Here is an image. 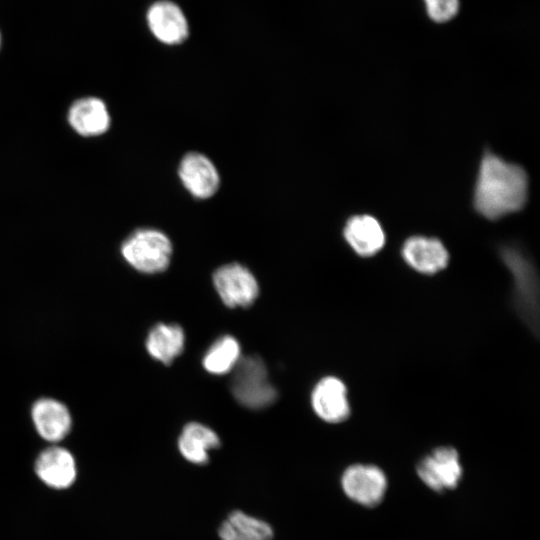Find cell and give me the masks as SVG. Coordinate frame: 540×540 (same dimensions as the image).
Returning a JSON list of instances; mask_svg holds the SVG:
<instances>
[{
	"label": "cell",
	"mask_w": 540,
	"mask_h": 540,
	"mask_svg": "<svg viewBox=\"0 0 540 540\" xmlns=\"http://www.w3.org/2000/svg\"><path fill=\"white\" fill-rule=\"evenodd\" d=\"M121 254L136 270L153 274L162 272L168 267L172 255V244L161 231L140 229L123 242Z\"/></svg>",
	"instance_id": "3"
},
{
	"label": "cell",
	"mask_w": 540,
	"mask_h": 540,
	"mask_svg": "<svg viewBox=\"0 0 540 540\" xmlns=\"http://www.w3.org/2000/svg\"><path fill=\"white\" fill-rule=\"evenodd\" d=\"M528 198L525 170L486 150L476 177L473 206L484 218L494 221L520 211Z\"/></svg>",
	"instance_id": "1"
},
{
	"label": "cell",
	"mask_w": 540,
	"mask_h": 540,
	"mask_svg": "<svg viewBox=\"0 0 540 540\" xmlns=\"http://www.w3.org/2000/svg\"><path fill=\"white\" fill-rule=\"evenodd\" d=\"M427 14L435 22L451 20L459 10V0H424Z\"/></svg>",
	"instance_id": "19"
},
{
	"label": "cell",
	"mask_w": 540,
	"mask_h": 540,
	"mask_svg": "<svg viewBox=\"0 0 540 540\" xmlns=\"http://www.w3.org/2000/svg\"><path fill=\"white\" fill-rule=\"evenodd\" d=\"M147 23L152 34L164 44H179L188 36V23L182 10L169 1H159L150 7Z\"/></svg>",
	"instance_id": "12"
},
{
	"label": "cell",
	"mask_w": 540,
	"mask_h": 540,
	"mask_svg": "<svg viewBox=\"0 0 540 540\" xmlns=\"http://www.w3.org/2000/svg\"><path fill=\"white\" fill-rule=\"evenodd\" d=\"M68 121L78 134L90 137L108 130L110 116L101 99L86 97L73 103L68 112Z\"/></svg>",
	"instance_id": "14"
},
{
	"label": "cell",
	"mask_w": 540,
	"mask_h": 540,
	"mask_svg": "<svg viewBox=\"0 0 540 540\" xmlns=\"http://www.w3.org/2000/svg\"><path fill=\"white\" fill-rule=\"evenodd\" d=\"M273 534L269 523L241 510L232 511L219 528L222 540H271Z\"/></svg>",
	"instance_id": "16"
},
{
	"label": "cell",
	"mask_w": 540,
	"mask_h": 540,
	"mask_svg": "<svg viewBox=\"0 0 540 540\" xmlns=\"http://www.w3.org/2000/svg\"><path fill=\"white\" fill-rule=\"evenodd\" d=\"M213 282L221 300L229 307H248L259 294L254 275L238 263L218 268L213 275Z\"/></svg>",
	"instance_id": "6"
},
{
	"label": "cell",
	"mask_w": 540,
	"mask_h": 540,
	"mask_svg": "<svg viewBox=\"0 0 540 540\" xmlns=\"http://www.w3.org/2000/svg\"><path fill=\"white\" fill-rule=\"evenodd\" d=\"M232 371L231 392L240 404L250 409H261L275 402L277 391L270 383L260 357H240Z\"/></svg>",
	"instance_id": "2"
},
{
	"label": "cell",
	"mask_w": 540,
	"mask_h": 540,
	"mask_svg": "<svg viewBox=\"0 0 540 540\" xmlns=\"http://www.w3.org/2000/svg\"><path fill=\"white\" fill-rule=\"evenodd\" d=\"M179 177L193 196L202 199L214 195L220 183L218 171L212 161L197 152L183 157L179 166Z\"/></svg>",
	"instance_id": "9"
},
{
	"label": "cell",
	"mask_w": 540,
	"mask_h": 540,
	"mask_svg": "<svg viewBox=\"0 0 540 540\" xmlns=\"http://www.w3.org/2000/svg\"><path fill=\"white\" fill-rule=\"evenodd\" d=\"M35 472L47 486L54 489H65L76 480V462L67 449L52 446L43 450L37 457Z\"/></svg>",
	"instance_id": "10"
},
{
	"label": "cell",
	"mask_w": 540,
	"mask_h": 540,
	"mask_svg": "<svg viewBox=\"0 0 540 540\" xmlns=\"http://www.w3.org/2000/svg\"><path fill=\"white\" fill-rule=\"evenodd\" d=\"M31 416L38 434L46 441L58 442L70 431L72 420L69 410L55 399L42 398L36 401Z\"/></svg>",
	"instance_id": "13"
},
{
	"label": "cell",
	"mask_w": 540,
	"mask_h": 540,
	"mask_svg": "<svg viewBox=\"0 0 540 540\" xmlns=\"http://www.w3.org/2000/svg\"><path fill=\"white\" fill-rule=\"evenodd\" d=\"M416 471L424 484L436 492H442L457 487L463 469L454 447L439 446L418 462Z\"/></svg>",
	"instance_id": "5"
},
{
	"label": "cell",
	"mask_w": 540,
	"mask_h": 540,
	"mask_svg": "<svg viewBox=\"0 0 540 540\" xmlns=\"http://www.w3.org/2000/svg\"><path fill=\"white\" fill-rule=\"evenodd\" d=\"M401 255L405 263L416 272L434 275L444 270L449 263V252L435 237L415 235L402 245Z\"/></svg>",
	"instance_id": "7"
},
{
	"label": "cell",
	"mask_w": 540,
	"mask_h": 540,
	"mask_svg": "<svg viewBox=\"0 0 540 540\" xmlns=\"http://www.w3.org/2000/svg\"><path fill=\"white\" fill-rule=\"evenodd\" d=\"M219 446L218 435L209 427L197 422L188 423L178 439L181 455L187 461L197 465L206 464L209 461L208 452Z\"/></svg>",
	"instance_id": "15"
},
{
	"label": "cell",
	"mask_w": 540,
	"mask_h": 540,
	"mask_svg": "<svg viewBox=\"0 0 540 540\" xmlns=\"http://www.w3.org/2000/svg\"><path fill=\"white\" fill-rule=\"evenodd\" d=\"M341 486L349 499L372 508L382 502L388 482L381 468L371 464H354L343 472Z\"/></svg>",
	"instance_id": "4"
},
{
	"label": "cell",
	"mask_w": 540,
	"mask_h": 540,
	"mask_svg": "<svg viewBox=\"0 0 540 540\" xmlns=\"http://www.w3.org/2000/svg\"><path fill=\"white\" fill-rule=\"evenodd\" d=\"M0 46H1V34H0Z\"/></svg>",
	"instance_id": "20"
},
{
	"label": "cell",
	"mask_w": 540,
	"mask_h": 540,
	"mask_svg": "<svg viewBox=\"0 0 540 540\" xmlns=\"http://www.w3.org/2000/svg\"><path fill=\"white\" fill-rule=\"evenodd\" d=\"M311 405L320 419L332 424L347 420L351 413L347 386L335 376H326L315 385Z\"/></svg>",
	"instance_id": "8"
},
{
	"label": "cell",
	"mask_w": 540,
	"mask_h": 540,
	"mask_svg": "<svg viewBox=\"0 0 540 540\" xmlns=\"http://www.w3.org/2000/svg\"><path fill=\"white\" fill-rule=\"evenodd\" d=\"M184 332L179 325L160 323L148 334V353L163 364H170L184 349Z\"/></svg>",
	"instance_id": "17"
},
{
	"label": "cell",
	"mask_w": 540,
	"mask_h": 540,
	"mask_svg": "<svg viewBox=\"0 0 540 540\" xmlns=\"http://www.w3.org/2000/svg\"><path fill=\"white\" fill-rule=\"evenodd\" d=\"M240 357L238 341L226 335L216 340L205 353L203 366L211 374L222 375L232 371Z\"/></svg>",
	"instance_id": "18"
},
{
	"label": "cell",
	"mask_w": 540,
	"mask_h": 540,
	"mask_svg": "<svg viewBox=\"0 0 540 540\" xmlns=\"http://www.w3.org/2000/svg\"><path fill=\"white\" fill-rule=\"evenodd\" d=\"M343 236L351 249L364 258L379 253L386 242L380 222L368 214L350 217L344 226Z\"/></svg>",
	"instance_id": "11"
}]
</instances>
